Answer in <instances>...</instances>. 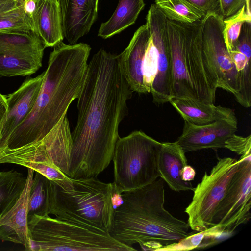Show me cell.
I'll list each match as a JSON object with an SVG mask.
<instances>
[{
    "label": "cell",
    "instance_id": "cell-20",
    "mask_svg": "<svg viewBox=\"0 0 251 251\" xmlns=\"http://www.w3.org/2000/svg\"><path fill=\"white\" fill-rule=\"evenodd\" d=\"M41 141L49 164L55 166L68 176L72 139L69 123L66 114L62 117Z\"/></svg>",
    "mask_w": 251,
    "mask_h": 251
},
{
    "label": "cell",
    "instance_id": "cell-4",
    "mask_svg": "<svg viewBox=\"0 0 251 251\" xmlns=\"http://www.w3.org/2000/svg\"><path fill=\"white\" fill-rule=\"evenodd\" d=\"M204 18L189 24L167 19L173 72L172 95L214 104L218 88L203 53Z\"/></svg>",
    "mask_w": 251,
    "mask_h": 251
},
{
    "label": "cell",
    "instance_id": "cell-34",
    "mask_svg": "<svg viewBox=\"0 0 251 251\" xmlns=\"http://www.w3.org/2000/svg\"><path fill=\"white\" fill-rule=\"evenodd\" d=\"M31 0H0V12L27 4Z\"/></svg>",
    "mask_w": 251,
    "mask_h": 251
},
{
    "label": "cell",
    "instance_id": "cell-27",
    "mask_svg": "<svg viewBox=\"0 0 251 251\" xmlns=\"http://www.w3.org/2000/svg\"><path fill=\"white\" fill-rule=\"evenodd\" d=\"M246 21H251V16L248 15L245 6L234 15L223 20V37L229 53L233 49L242 26Z\"/></svg>",
    "mask_w": 251,
    "mask_h": 251
},
{
    "label": "cell",
    "instance_id": "cell-13",
    "mask_svg": "<svg viewBox=\"0 0 251 251\" xmlns=\"http://www.w3.org/2000/svg\"><path fill=\"white\" fill-rule=\"evenodd\" d=\"M184 121L182 134L176 142L185 153L205 149L224 148L226 140L237 130L236 116L219 119L205 125Z\"/></svg>",
    "mask_w": 251,
    "mask_h": 251
},
{
    "label": "cell",
    "instance_id": "cell-9",
    "mask_svg": "<svg viewBox=\"0 0 251 251\" xmlns=\"http://www.w3.org/2000/svg\"><path fill=\"white\" fill-rule=\"evenodd\" d=\"M239 161L213 218V226L220 236L231 234L251 217V155Z\"/></svg>",
    "mask_w": 251,
    "mask_h": 251
},
{
    "label": "cell",
    "instance_id": "cell-17",
    "mask_svg": "<svg viewBox=\"0 0 251 251\" xmlns=\"http://www.w3.org/2000/svg\"><path fill=\"white\" fill-rule=\"evenodd\" d=\"M150 33L147 24L134 33L128 46L119 55L122 73L133 92L148 93L143 81V65Z\"/></svg>",
    "mask_w": 251,
    "mask_h": 251
},
{
    "label": "cell",
    "instance_id": "cell-35",
    "mask_svg": "<svg viewBox=\"0 0 251 251\" xmlns=\"http://www.w3.org/2000/svg\"><path fill=\"white\" fill-rule=\"evenodd\" d=\"M196 175L195 169L191 166L187 165L182 169L181 177L183 180L190 182L193 180Z\"/></svg>",
    "mask_w": 251,
    "mask_h": 251
},
{
    "label": "cell",
    "instance_id": "cell-11",
    "mask_svg": "<svg viewBox=\"0 0 251 251\" xmlns=\"http://www.w3.org/2000/svg\"><path fill=\"white\" fill-rule=\"evenodd\" d=\"M223 28L221 16H205L201 33L203 53L217 88L233 94L237 101L241 90L240 77L225 44Z\"/></svg>",
    "mask_w": 251,
    "mask_h": 251
},
{
    "label": "cell",
    "instance_id": "cell-6",
    "mask_svg": "<svg viewBox=\"0 0 251 251\" xmlns=\"http://www.w3.org/2000/svg\"><path fill=\"white\" fill-rule=\"evenodd\" d=\"M29 250L32 251H133L105 231L52 218L32 215L28 217Z\"/></svg>",
    "mask_w": 251,
    "mask_h": 251
},
{
    "label": "cell",
    "instance_id": "cell-36",
    "mask_svg": "<svg viewBox=\"0 0 251 251\" xmlns=\"http://www.w3.org/2000/svg\"><path fill=\"white\" fill-rule=\"evenodd\" d=\"M7 107L6 97L0 93V127L6 115Z\"/></svg>",
    "mask_w": 251,
    "mask_h": 251
},
{
    "label": "cell",
    "instance_id": "cell-32",
    "mask_svg": "<svg viewBox=\"0 0 251 251\" xmlns=\"http://www.w3.org/2000/svg\"><path fill=\"white\" fill-rule=\"evenodd\" d=\"M220 3L223 20L234 15L244 6L248 15L251 16L250 0H220Z\"/></svg>",
    "mask_w": 251,
    "mask_h": 251
},
{
    "label": "cell",
    "instance_id": "cell-15",
    "mask_svg": "<svg viewBox=\"0 0 251 251\" xmlns=\"http://www.w3.org/2000/svg\"><path fill=\"white\" fill-rule=\"evenodd\" d=\"M62 30L69 44H76L87 34L98 14V0H58Z\"/></svg>",
    "mask_w": 251,
    "mask_h": 251
},
{
    "label": "cell",
    "instance_id": "cell-8",
    "mask_svg": "<svg viewBox=\"0 0 251 251\" xmlns=\"http://www.w3.org/2000/svg\"><path fill=\"white\" fill-rule=\"evenodd\" d=\"M239 161L231 157L218 158L209 174L205 172L195 187L191 202L185 212L190 228L196 232L213 226V218Z\"/></svg>",
    "mask_w": 251,
    "mask_h": 251
},
{
    "label": "cell",
    "instance_id": "cell-14",
    "mask_svg": "<svg viewBox=\"0 0 251 251\" xmlns=\"http://www.w3.org/2000/svg\"><path fill=\"white\" fill-rule=\"evenodd\" d=\"M44 72L34 78L25 80L14 92L5 96L7 111L0 127V151L12 132L32 109L41 90Z\"/></svg>",
    "mask_w": 251,
    "mask_h": 251
},
{
    "label": "cell",
    "instance_id": "cell-26",
    "mask_svg": "<svg viewBox=\"0 0 251 251\" xmlns=\"http://www.w3.org/2000/svg\"><path fill=\"white\" fill-rule=\"evenodd\" d=\"M34 0L27 4L0 12V31H35L31 16Z\"/></svg>",
    "mask_w": 251,
    "mask_h": 251
},
{
    "label": "cell",
    "instance_id": "cell-5",
    "mask_svg": "<svg viewBox=\"0 0 251 251\" xmlns=\"http://www.w3.org/2000/svg\"><path fill=\"white\" fill-rule=\"evenodd\" d=\"M54 183L55 198L50 214L91 229L109 232L117 194L113 183L93 177H70L63 184Z\"/></svg>",
    "mask_w": 251,
    "mask_h": 251
},
{
    "label": "cell",
    "instance_id": "cell-33",
    "mask_svg": "<svg viewBox=\"0 0 251 251\" xmlns=\"http://www.w3.org/2000/svg\"><path fill=\"white\" fill-rule=\"evenodd\" d=\"M205 16L210 14L221 15L220 0H188Z\"/></svg>",
    "mask_w": 251,
    "mask_h": 251
},
{
    "label": "cell",
    "instance_id": "cell-16",
    "mask_svg": "<svg viewBox=\"0 0 251 251\" xmlns=\"http://www.w3.org/2000/svg\"><path fill=\"white\" fill-rule=\"evenodd\" d=\"M35 171L27 168L25 187L17 202L0 219V239L21 244L29 250L28 205Z\"/></svg>",
    "mask_w": 251,
    "mask_h": 251
},
{
    "label": "cell",
    "instance_id": "cell-31",
    "mask_svg": "<svg viewBox=\"0 0 251 251\" xmlns=\"http://www.w3.org/2000/svg\"><path fill=\"white\" fill-rule=\"evenodd\" d=\"M224 148L235 152L241 157L251 155V135L243 137L235 134L226 140Z\"/></svg>",
    "mask_w": 251,
    "mask_h": 251
},
{
    "label": "cell",
    "instance_id": "cell-28",
    "mask_svg": "<svg viewBox=\"0 0 251 251\" xmlns=\"http://www.w3.org/2000/svg\"><path fill=\"white\" fill-rule=\"evenodd\" d=\"M211 236L209 228L195 233H190L178 241L162 247L156 251H183L204 248L205 241Z\"/></svg>",
    "mask_w": 251,
    "mask_h": 251
},
{
    "label": "cell",
    "instance_id": "cell-18",
    "mask_svg": "<svg viewBox=\"0 0 251 251\" xmlns=\"http://www.w3.org/2000/svg\"><path fill=\"white\" fill-rule=\"evenodd\" d=\"M35 31L45 47H54L64 39L58 0H36L31 11Z\"/></svg>",
    "mask_w": 251,
    "mask_h": 251
},
{
    "label": "cell",
    "instance_id": "cell-2",
    "mask_svg": "<svg viewBox=\"0 0 251 251\" xmlns=\"http://www.w3.org/2000/svg\"><path fill=\"white\" fill-rule=\"evenodd\" d=\"M90 46L85 43L54 46L34 105L0 150H14L42 140L66 114L82 90Z\"/></svg>",
    "mask_w": 251,
    "mask_h": 251
},
{
    "label": "cell",
    "instance_id": "cell-22",
    "mask_svg": "<svg viewBox=\"0 0 251 251\" xmlns=\"http://www.w3.org/2000/svg\"><path fill=\"white\" fill-rule=\"evenodd\" d=\"M144 6V0H120L110 18L101 24L98 36L109 38L134 24Z\"/></svg>",
    "mask_w": 251,
    "mask_h": 251
},
{
    "label": "cell",
    "instance_id": "cell-25",
    "mask_svg": "<svg viewBox=\"0 0 251 251\" xmlns=\"http://www.w3.org/2000/svg\"><path fill=\"white\" fill-rule=\"evenodd\" d=\"M155 3L169 20L189 24L201 20L205 17L188 0H155Z\"/></svg>",
    "mask_w": 251,
    "mask_h": 251
},
{
    "label": "cell",
    "instance_id": "cell-24",
    "mask_svg": "<svg viewBox=\"0 0 251 251\" xmlns=\"http://www.w3.org/2000/svg\"><path fill=\"white\" fill-rule=\"evenodd\" d=\"M26 182V176L17 171L0 172V219L17 202Z\"/></svg>",
    "mask_w": 251,
    "mask_h": 251
},
{
    "label": "cell",
    "instance_id": "cell-12",
    "mask_svg": "<svg viewBox=\"0 0 251 251\" xmlns=\"http://www.w3.org/2000/svg\"><path fill=\"white\" fill-rule=\"evenodd\" d=\"M150 37L157 53V72L150 91L157 104L169 102L173 97V72L167 19L155 4L151 5L146 17Z\"/></svg>",
    "mask_w": 251,
    "mask_h": 251
},
{
    "label": "cell",
    "instance_id": "cell-3",
    "mask_svg": "<svg viewBox=\"0 0 251 251\" xmlns=\"http://www.w3.org/2000/svg\"><path fill=\"white\" fill-rule=\"evenodd\" d=\"M120 196L122 203L115 209L109 232L119 242L132 247L139 244L144 250L156 251L189 234L188 223L165 208L161 178Z\"/></svg>",
    "mask_w": 251,
    "mask_h": 251
},
{
    "label": "cell",
    "instance_id": "cell-10",
    "mask_svg": "<svg viewBox=\"0 0 251 251\" xmlns=\"http://www.w3.org/2000/svg\"><path fill=\"white\" fill-rule=\"evenodd\" d=\"M45 47L34 32L0 31V75L27 76L42 65Z\"/></svg>",
    "mask_w": 251,
    "mask_h": 251
},
{
    "label": "cell",
    "instance_id": "cell-1",
    "mask_svg": "<svg viewBox=\"0 0 251 251\" xmlns=\"http://www.w3.org/2000/svg\"><path fill=\"white\" fill-rule=\"evenodd\" d=\"M132 92L121 70L118 55L100 49L88 63L77 98L69 177H97L109 166Z\"/></svg>",
    "mask_w": 251,
    "mask_h": 251
},
{
    "label": "cell",
    "instance_id": "cell-23",
    "mask_svg": "<svg viewBox=\"0 0 251 251\" xmlns=\"http://www.w3.org/2000/svg\"><path fill=\"white\" fill-rule=\"evenodd\" d=\"M29 193L28 217L32 215L41 216L50 214L55 198V183L35 172Z\"/></svg>",
    "mask_w": 251,
    "mask_h": 251
},
{
    "label": "cell",
    "instance_id": "cell-21",
    "mask_svg": "<svg viewBox=\"0 0 251 251\" xmlns=\"http://www.w3.org/2000/svg\"><path fill=\"white\" fill-rule=\"evenodd\" d=\"M169 102L184 120L196 125L207 124L219 119L236 116L231 108L190 99L173 97Z\"/></svg>",
    "mask_w": 251,
    "mask_h": 251
},
{
    "label": "cell",
    "instance_id": "cell-19",
    "mask_svg": "<svg viewBox=\"0 0 251 251\" xmlns=\"http://www.w3.org/2000/svg\"><path fill=\"white\" fill-rule=\"evenodd\" d=\"M187 165L185 153L176 141L162 143L158 161L159 177L171 190L194 191L195 187L191 181L186 182L182 179V170Z\"/></svg>",
    "mask_w": 251,
    "mask_h": 251
},
{
    "label": "cell",
    "instance_id": "cell-7",
    "mask_svg": "<svg viewBox=\"0 0 251 251\" xmlns=\"http://www.w3.org/2000/svg\"><path fill=\"white\" fill-rule=\"evenodd\" d=\"M161 145V142L141 131L119 138L112 159L113 184L117 195L146 186L159 177Z\"/></svg>",
    "mask_w": 251,
    "mask_h": 251
},
{
    "label": "cell",
    "instance_id": "cell-29",
    "mask_svg": "<svg viewBox=\"0 0 251 251\" xmlns=\"http://www.w3.org/2000/svg\"><path fill=\"white\" fill-rule=\"evenodd\" d=\"M157 53L151 37L145 52L143 74L144 84L147 93H150L157 72Z\"/></svg>",
    "mask_w": 251,
    "mask_h": 251
},
{
    "label": "cell",
    "instance_id": "cell-37",
    "mask_svg": "<svg viewBox=\"0 0 251 251\" xmlns=\"http://www.w3.org/2000/svg\"></svg>",
    "mask_w": 251,
    "mask_h": 251
},
{
    "label": "cell",
    "instance_id": "cell-30",
    "mask_svg": "<svg viewBox=\"0 0 251 251\" xmlns=\"http://www.w3.org/2000/svg\"><path fill=\"white\" fill-rule=\"evenodd\" d=\"M22 166L33 169L56 183L63 184L70 179V177L54 165L40 163H26Z\"/></svg>",
    "mask_w": 251,
    "mask_h": 251
}]
</instances>
